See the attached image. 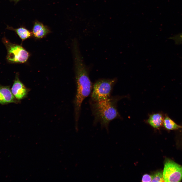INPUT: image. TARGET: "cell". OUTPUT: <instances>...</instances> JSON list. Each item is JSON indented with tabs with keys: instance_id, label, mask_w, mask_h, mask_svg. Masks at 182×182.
Instances as JSON below:
<instances>
[{
	"instance_id": "13",
	"label": "cell",
	"mask_w": 182,
	"mask_h": 182,
	"mask_svg": "<svg viewBox=\"0 0 182 182\" xmlns=\"http://www.w3.org/2000/svg\"><path fill=\"white\" fill-rule=\"evenodd\" d=\"M152 179V176L146 174L143 176L142 182H151Z\"/></svg>"
},
{
	"instance_id": "2",
	"label": "cell",
	"mask_w": 182,
	"mask_h": 182,
	"mask_svg": "<svg viewBox=\"0 0 182 182\" xmlns=\"http://www.w3.org/2000/svg\"><path fill=\"white\" fill-rule=\"evenodd\" d=\"M125 97L116 96L104 100L92 101L91 106L94 117V124L99 122L102 127H104L107 130L111 121L116 119H121L117 110V104L119 100Z\"/></svg>"
},
{
	"instance_id": "12",
	"label": "cell",
	"mask_w": 182,
	"mask_h": 182,
	"mask_svg": "<svg viewBox=\"0 0 182 182\" xmlns=\"http://www.w3.org/2000/svg\"><path fill=\"white\" fill-rule=\"evenodd\" d=\"M151 176V182H165L163 172L162 171L157 172Z\"/></svg>"
},
{
	"instance_id": "14",
	"label": "cell",
	"mask_w": 182,
	"mask_h": 182,
	"mask_svg": "<svg viewBox=\"0 0 182 182\" xmlns=\"http://www.w3.org/2000/svg\"><path fill=\"white\" fill-rule=\"evenodd\" d=\"M180 39L182 40V34H181L180 36Z\"/></svg>"
},
{
	"instance_id": "1",
	"label": "cell",
	"mask_w": 182,
	"mask_h": 182,
	"mask_svg": "<svg viewBox=\"0 0 182 182\" xmlns=\"http://www.w3.org/2000/svg\"><path fill=\"white\" fill-rule=\"evenodd\" d=\"M73 51L77 85V92L74 101L75 119L77 128L82 103L90 94L92 85L77 44L73 45Z\"/></svg>"
},
{
	"instance_id": "4",
	"label": "cell",
	"mask_w": 182,
	"mask_h": 182,
	"mask_svg": "<svg viewBox=\"0 0 182 182\" xmlns=\"http://www.w3.org/2000/svg\"><path fill=\"white\" fill-rule=\"evenodd\" d=\"M117 79H103L96 81L94 85L91 98L92 101H97L107 99L110 97L113 87Z\"/></svg>"
},
{
	"instance_id": "11",
	"label": "cell",
	"mask_w": 182,
	"mask_h": 182,
	"mask_svg": "<svg viewBox=\"0 0 182 182\" xmlns=\"http://www.w3.org/2000/svg\"><path fill=\"white\" fill-rule=\"evenodd\" d=\"M163 124L165 127L168 130H175L182 128V126L177 124L168 116H166L164 119Z\"/></svg>"
},
{
	"instance_id": "7",
	"label": "cell",
	"mask_w": 182,
	"mask_h": 182,
	"mask_svg": "<svg viewBox=\"0 0 182 182\" xmlns=\"http://www.w3.org/2000/svg\"><path fill=\"white\" fill-rule=\"evenodd\" d=\"M18 101L9 86L0 85V104L4 105L11 103H16Z\"/></svg>"
},
{
	"instance_id": "3",
	"label": "cell",
	"mask_w": 182,
	"mask_h": 182,
	"mask_svg": "<svg viewBox=\"0 0 182 182\" xmlns=\"http://www.w3.org/2000/svg\"><path fill=\"white\" fill-rule=\"evenodd\" d=\"M2 41L7 50L6 58L9 63H21L27 61L29 54L21 45L13 43L5 37Z\"/></svg>"
},
{
	"instance_id": "15",
	"label": "cell",
	"mask_w": 182,
	"mask_h": 182,
	"mask_svg": "<svg viewBox=\"0 0 182 182\" xmlns=\"http://www.w3.org/2000/svg\"><path fill=\"white\" fill-rule=\"evenodd\" d=\"M13 1H14V2H18L20 0H12Z\"/></svg>"
},
{
	"instance_id": "10",
	"label": "cell",
	"mask_w": 182,
	"mask_h": 182,
	"mask_svg": "<svg viewBox=\"0 0 182 182\" xmlns=\"http://www.w3.org/2000/svg\"><path fill=\"white\" fill-rule=\"evenodd\" d=\"M7 29L15 31L22 41L30 38L32 35V33L30 31L23 27L14 29L12 27L8 26Z\"/></svg>"
},
{
	"instance_id": "5",
	"label": "cell",
	"mask_w": 182,
	"mask_h": 182,
	"mask_svg": "<svg viewBox=\"0 0 182 182\" xmlns=\"http://www.w3.org/2000/svg\"><path fill=\"white\" fill-rule=\"evenodd\" d=\"M163 175L165 182H179L182 179V166L169 159L164 164Z\"/></svg>"
},
{
	"instance_id": "9",
	"label": "cell",
	"mask_w": 182,
	"mask_h": 182,
	"mask_svg": "<svg viewBox=\"0 0 182 182\" xmlns=\"http://www.w3.org/2000/svg\"><path fill=\"white\" fill-rule=\"evenodd\" d=\"M164 118L162 114L159 113L152 114L149 115L148 123L154 128H158L163 124Z\"/></svg>"
},
{
	"instance_id": "6",
	"label": "cell",
	"mask_w": 182,
	"mask_h": 182,
	"mask_svg": "<svg viewBox=\"0 0 182 182\" xmlns=\"http://www.w3.org/2000/svg\"><path fill=\"white\" fill-rule=\"evenodd\" d=\"M11 90L14 97L18 100L24 98L28 94V89L20 81L17 74L16 76Z\"/></svg>"
},
{
	"instance_id": "8",
	"label": "cell",
	"mask_w": 182,
	"mask_h": 182,
	"mask_svg": "<svg viewBox=\"0 0 182 182\" xmlns=\"http://www.w3.org/2000/svg\"><path fill=\"white\" fill-rule=\"evenodd\" d=\"M50 32L49 29L42 24L36 22L34 25L32 34L36 38H41L48 34Z\"/></svg>"
}]
</instances>
